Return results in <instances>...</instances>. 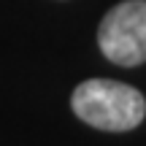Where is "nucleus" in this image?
Here are the masks:
<instances>
[{
	"instance_id": "f257e3e1",
	"label": "nucleus",
	"mask_w": 146,
	"mask_h": 146,
	"mask_svg": "<svg viewBox=\"0 0 146 146\" xmlns=\"http://www.w3.org/2000/svg\"><path fill=\"white\" fill-rule=\"evenodd\" d=\"M70 108L84 125L103 133L135 130L146 116V98L114 78H87L70 95Z\"/></svg>"
},
{
	"instance_id": "f03ea898",
	"label": "nucleus",
	"mask_w": 146,
	"mask_h": 146,
	"mask_svg": "<svg viewBox=\"0 0 146 146\" xmlns=\"http://www.w3.org/2000/svg\"><path fill=\"white\" fill-rule=\"evenodd\" d=\"M98 46L108 62L135 68L146 62V0H122L100 19Z\"/></svg>"
}]
</instances>
